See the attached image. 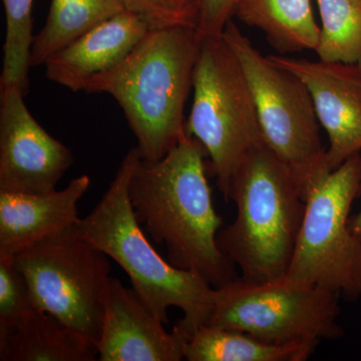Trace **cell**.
Returning <instances> with one entry per match:
<instances>
[{"label":"cell","instance_id":"13","mask_svg":"<svg viewBox=\"0 0 361 361\" xmlns=\"http://www.w3.org/2000/svg\"><path fill=\"white\" fill-rule=\"evenodd\" d=\"M149 30L139 16L123 11L49 56L45 77L71 92H82L92 78L127 58Z\"/></svg>","mask_w":361,"mask_h":361},{"label":"cell","instance_id":"16","mask_svg":"<svg viewBox=\"0 0 361 361\" xmlns=\"http://www.w3.org/2000/svg\"><path fill=\"white\" fill-rule=\"evenodd\" d=\"M234 16L260 30L282 54L315 51L319 42L311 0H238Z\"/></svg>","mask_w":361,"mask_h":361},{"label":"cell","instance_id":"12","mask_svg":"<svg viewBox=\"0 0 361 361\" xmlns=\"http://www.w3.org/2000/svg\"><path fill=\"white\" fill-rule=\"evenodd\" d=\"M164 324L133 288L111 279L97 345L101 361H180L190 337L175 325Z\"/></svg>","mask_w":361,"mask_h":361},{"label":"cell","instance_id":"4","mask_svg":"<svg viewBox=\"0 0 361 361\" xmlns=\"http://www.w3.org/2000/svg\"><path fill=\"white\" fill-rule=\"evenodd\" d=\"M227 200L236 205V218L218 233V244L241 277L264 282L286 276L306 204L290 170L265 142L237 169Z\"/></svg>","mask_w":361,"mask_h":361},{"label":"cell","instance_id":"18","mask_svg":"<svg viewBox=\"0 0 361 361\" xmlns=\"http://www.w3.org/2000/svg\"><path fill=\"white\" fill-rule=\"evenodd\" d=\"M123 11V0H51L47 21L33 39L30 66H44L66 44Z\"/></svg>","mask_w":361,"mask_h":361},{"label":"cell","instance_id":"1","mask_svg":"<svg viewBox=\"0 0 361 361\" xmlns=\"http://www.w3.org/2000/svg\"><path fill=\"white\" fill-rule=\"evenodd\" d=\"M206 158L203 145L186 134L161 160H137L129 197L140 224L165 245L169 261L217 288L238 276L218 244L223 219L214 207Z\"/></svg>","mask_w":361,"mask_h":361},{"label":"cell","instance_id":"7","mask_svg":"<svg viewBox=\"0 0 361 361\" xmlns=\"http://www.w3.org/2000/svg\"><path fill=\"white\" fill-rule=\"evenodd\" d=\"M109 259L75 225L23 249L11 260L25 277L35 307L97 348L113 279Z\"/></svg>","mask_w":361,"mask_h":361},{"label":"cell","instance_id":"19","mask_svg":"<svg viewBox=\"0 0 361 361\" xmlns=\"http://www.w3.org/2000/svg\"><path fill=\"white\" fill-rule=\"evenodd\" d=\"M322 27L319 59L361 66V0H316Z\"/></svg>","mask_w":361,"mask_h":361},{"label":"cell","instance_id":"10","mask_svg":"<svg viewBox=\"0 0 361 361\" xmlns=\"http://www.w3.org/2000/svg\"><path fill=\"white\" fill-rule=\"evenodd\" d=\"M25 96L20 85L0 87V191L49 193L73 155L35 120Z\"/></svg>","mask_w":361,"mask_h":361},{"label":"cell","instance_id":"17","mask_svg":"<svg viewBox=\"0 0 361 361\" xmlns=\"http://www.w3.org/2000/svg\"><path fill=\"white\" fill-rule=\"evenodd\" d=\"M318 344L268 343L239 330L205 324L190 337L184 355L189 361H304L312 355Z\"/></svg>","mask_w":361,"mask_h":361},{"label":"cell","instance_id":"6","mask_svg":"<svg viewBox=\"0 0 361 361\" xmlns=\"http://www.w3.org/2000/svg\"><path fill=\"white\" fill-rule=\"evenodd\" d=\"M186 133L203 145L209 172L227 200L237 169L264 140L250 87L239 59L222 35L202 42Z\"/></svg>","mask_w":361,"mask_h":361},{"label":"cell","instance_id":"14","mask_svg":"<svg viewBox=\"0 0 361 361\" xmlns=\"http://www.w3.org/2000/svg\"><path fill=\"white\" fill-rule=\"evenodd\" d=\"M90 186L89 176L82 175L65 189L49 193L0 191V259H13L45 237L77 225L78 202Z\"/></svg>","mask_w":361,"mask_h":361},{"label":"cell","instance_id":"3","mask_svg":"<svg viewBox=\"0 0 361 361\" xmlns=\"http://www.w3.org/2000/svg\"><path fill=\"white\" fill-rule=\"evenodd\" d=\"M140 158L137 147L126 154L101 200L77 227L127 273L132 288L161 322H169V308L182 310L184 318L176 325L191 337L210 320L214 287L197 273L165 260L149 241L129 197L130 176Z\"/></svg>","mask_w":361,"mask_h":361},{"label":"cell","instance_id":"21","mask_svg":"<svg viewBox=\"0 0 361 361\" xmlns=\"http://www.w3.org/2000/svg\"><path fill=\"white\" fill-rule=\"evenodd\" d=\"M33 308L25 277L11 259H0V338L13 334Z\"/></svg>","mask_w":361,"mask_h":361},{"label":"cell","instance_id":"22","mask_svg":"<svg viewBox=\"0 0 361 361\" xmlns=\"http://www.w3.org/2000/svg\"><path fill=\"white\" fill-rule=\"evenodd\" d=\"M123 4L126 11L139 16L151 30L198 26L200 0H123Z\"/></svg>","mask_w":361,"mask_h":361},{"label":"cell","instance_id":"11","mask_svg":"<svg viewBox=\"0 0 361 361\" xmlns=\"http://www.w3.org/2000/svg\"><path fill=\"white\" fill-rule=\"evenodd\" d=\"M300 78L308 90L318 121L329 137L326 170L332 172L361 151V66L270 56Z\"/></svg>","mask_w":361,"mask_h":361},{"label":"cell","instance_id":"23","mask_svg":"<svg viewBox=\"0 0 361 361\" xmlns=\"http://www.w3.org/2000/svg\"><path fill=\"white\" fill-rule=\"evenodd\" d=\"M238 0H200V16L197 32L202 39L221 37L226 25L234 18Z\"/></svg>","mask_w":361,"mask_h":361},{"label":"cell","instance_id":"9","mask_svg":"<svg viewBox=\"0 0 361 361\" xmlns=\"http://www.w3.org/2000/svg\"><path fill=\"white\" fill-rule=\"evenodd\" d=\"M338 294L284 276L264 282L237 277L214 288L208 324L239 330L268 343L294 344L343 336Z\"/></svg>","mask_w":361,"mask_h":361},{"label":"cell","instance_id":"5","mask_svg":"<svg viewBox=\"0 0 361 361\" xmlns=\"http://www.w3.org/2000/svg\"><path fill=\"white\" fill-rule=\"evenodd\" d=\"M222 37L250 87L266 146L290 170L305 201L308 190L329 173L310 90L295 73L260 54L234 20Z\"/></svg>","mask_w":361,"mask_h":361},{"label":"cell","instance_id":"24","mask_svg":"<svg viewBox=\"0 0 361 361\" xmlns=\"http://www.w3.org/2000/svg\"><path fill=\"white\" fill-rule=\"evenodd\" d=\"M349 224H350V228L353 229V231L355 232V234L361 239V210L357 215L353 216V218H350Z\"/></svg>","mask_w":361,"mask_h":361},{"label":"cell","instance_id":"8","mask_svg":"<svg viewBox=\"0 0 361 361\" xmlns=\"http://www.w3.org/2000/svg\"><path fill=\"white\" fill-rule=\"evenodd\" d=\"M361 193V155L351 156L308 190L305 214L286 276L348 301L361 297V239L349 224Z\"/></svg>","mask_w":361,"mask_h":361},{"label":"cell","instance_id":"20","mask_svg":"<svg viewBox=\"0 0 361 361\" xmlns=\"http://www.w3.org/2000/svg\"><path fill=\"white\" fill-rule=\"evenodd\" d=\"M6 16V37L0 87L18 85L27 94L30 90V52L33 0H2Z\"/></svg>","mask_w":361,"mask_h":361},{"label":"cell","instance_id":"15","mask_svg":"<svg viewBox=\"0 0 361 361\" xmlns=\"http://www.w3.org/2000/svg\"><path fill=\"white\" fill-rule=\"evenodd\" d=\"M97 348L49 313L33 308L0 338L1 361H94Z\"/></svg>","mask_w":361,"mask_h":361},{"label":"cell","instance_id":"2","mask_svg":"<svg viewBox=\"0 0 361 361\" xmlns=\"http://www.w3.org/2000/svg\"><path fill=\"white\" fill-rule=\"evenodd\" d=\"M202 42L189 26L149 30L127 58L85 85V92L115 99L142 160H161L186 135L185 106Z\"/></svg>","mask_w":361,"mask_h":361}]
</instances>
